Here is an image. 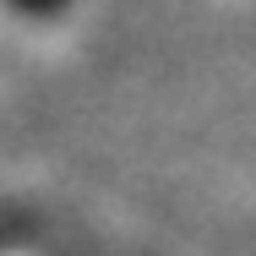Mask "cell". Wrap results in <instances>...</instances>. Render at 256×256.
Here are the masks:
<instances>
[{"instance_id":"cell-1","label":"cell","mask_w":256,"mask_h":256,"mask_svg":"<svg viewBox=\"0 0 256 256\" xmlns=\"http://www.w3.org/2000/svg\"><path fill=\"white\" fill-rule=\"evenodd\" d=\"M16 16H33V22H50V16H60L71 0H6Z\"/></svg>"}]
</instances>
